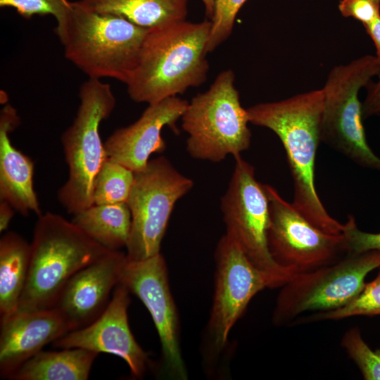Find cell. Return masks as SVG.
Instances as JSON below:
<instances>
[{"mask_svg": "<svg viewBox=\"0 0 380 380\" xmlns=\"http://www.w3.org/2000/svg\"><path fill=\"white\" fill-rule=\"evenodd\" d=\"M246 110L249 122L271 129L283 144L293 182V206L320 230L341 234L343 224L329 215L315 188V158L321 141L324 112L323 89L258 103Z\"/></svg>", "mask_w": 380, "mask_h": 380, "instance_id": "6da1fadb", "label": "cell"}, {"mask_svg": "<svg viewBox=\"0 0 380 380\" xmlns=\"http://www.w3.org/2000/svg\"><path fill=\"white\" fill-rule=\"evenodd\" d=\"M210 28L208 19L200 23L185 19L148 29L137 64L125 83L129 97L149 105L204 83Z\"/></svg>", "mask_w": 380, "mask_h": 380, "instance_id": "7a4b0ae2", "label": "cell"}, {"mask_svg": "<svg viewBox=\"0 0 380 380\" xmlns=\"http://www.w3.org/2000/svg\"><path fill=\"white\" fill-rule=\"evenodd\" d=\"M148 30L78 1L71 2L56 32L65 57L89 78L109 77L125 84L137 64Z\"/></svg>", "mask_w": 380, "mask_h": 380, "instance_id": "3957f363", "label": "cell"}, {"mask_svg": "<svg viewBox=\"0 0 380 380\" xmlns=\"http://www.w3.org/2000/svg\"><path fill=\"white\" fill-rule=\"evenodd\" d=\"M108 250L72 221L47 212L38 216L28 277L16 312L53 308L67 281Z\"/></svg>", "mask_w": 380, "mask_h": 380, "instance_id": "277c9868", "label": "cell"}, {"mask_svg": "<svg viewBox=\"0 0 380 380\" xmlns=\"http://www.w3.org/2000/svg\"><path fill=\"white\" fill-rule=\"evenodd\" d=\"M182 128L186 151L196 159L218 163L250 147L251 132L230 70L220 72L209 89L195 96L184 111Z\"/></svg>", "mask_w": 380, "mask_h": 380, "instance_id": "5b68a950", "label": "cell"}, {"mask_svg": "<svg viewBox=\"0 0 380 380\" xmlns=\"http://www.w3.org/2000/svg\"><path fill=\"white\" fill-rule=\"evenodd\" d=\"M79 96L76 116L61 137L69 172L57 194L59 203L72 215L94 205V179L108 158L99 126L116 103L110 86L99 79L89 78L84 82Z\"/></svg>", "mask_w": 380, "mask_h": 380, "instance_id": "8992f818", "label": "cell"}, {"mask_svg": "<svg viewBox=\"0 0 380 380\" xmlns=\"http://www.w3.org/2000/svg\"><path fill=\"white\" fill-rule=\"evenodd\" d=\"M215 291L201 345L207 367L213 369L228 344L229 332L251 299L266 288L281 287L272 274L256 267L227 234L215 253Z\"/></svg>", "mask_w": 380, "mask_h": 380, "instance_id": "52a82bcc", "label": "cell"}, {"mask_svg": "<svg viewBox=\"0 0 380 380\" xmlns=\"http://www.w3.org/2000/svg\"><path fill=\"white\" fill-rule=\"evenodd\" d=\"M380 75L376 56L366 55L330 71L324 92L321 141L358 165L380 172V158L369 147L362 125L358 94L371 78Z\"/></svg>", "mask_w": 380, "mask_h": 380, "instance_id": "ba28073f", "label": "cell"}, {"mask_svg": "<svg viewBox=\"0 0 380 380\" xmlns=\"http://www.w3.org/2000/svg\"><path fill=\"white\" fill-rule=\"evenodd\" d=\"M379 267L380 250H370L347 253L334 264L294 276L281 287L272 323L283 326L306 312L344 306L362 290L367 275Z\"/></svg>", "mask_w": 380, "mask_h": 380, "instance_id": "9c48e42d", "label": "cell"}, {"mask_svg": "<svg viewBox=\"0 0 380 380\" xmlns=\"http://www.w3.org/2000/svg\"><path fill=\"white\" fill-rule=\"evenodd\" d=\"M193 186V181L163 156L149 160L144 169L134 172L127 201L132 215L127 259L141 260L160 253L175 205Z\"/></svg>", "mask_w": 380, "mask_h": 380, "instance_id": "30bf717a", "label": "cell"}, {"mask_svg": "<svg viewBox=\"0 0 380 380\" xmlns=\"http://www.w3.org/2000/svg\"><path fill=\"white\" fill-rule=\"evenodd\" d=\"M263 186L269 201L267 244L277 265L296 276L334 264L347 254L343 234L320 230L274 187Z\"/></svg>", "mask_w": 380, "mask_h": 380, "instance_id": "8fae6325", "label": "cell"}, {"mask_svg": "<svg viewBox=\"0 0 380 380\" xmlns=\"http://www.w3.org/2000/svg\"><path fill=\"white\" fill-rule=\"evenodd\" d=\"M234 159L232 176L221 198L226 234L256 267L284 285L294 276L277 265L270 255L267 244L269 201L264 186L256 180L253 165L241 156Z\"/></svg>", "mask_w": 380, "mask_h": 380, "instance_id": "7c38bea8", "label": "cell"}, {"mask_svg": "<svg viewBox=\"0 0 380 380\" xmlns=\"http://www.w3.org/2000/svg\"><path fill=\"white\" fill-rule=\"evenodd\" d=\"M138 297L149 312L159 336L165 373L186 379L179 342V322L163 256L158 253L141 260L126 259L120 283Z\"/></svg>", "mask_w": 380, "mask_h": 380, "instance_id": "4fadbf2b", "label": "cell"}, {"mask_svg": "<svg viewBox=\"0 0 380 380\" xmlns=\"http://www.w3.org/2000/svg\"><path fill=\"white\" fill-rule=\"evenodd\" d=\"M129 303V291L118 284L107 308L96 319L86 327L69 331L53 341V346L61 349L81 348L117 355L127 364L132 377H143L150 361L130 330L127 317Z\"/></svg>", "mask_w": 380, "mask_h": 380, "instance_id": "5bb4252c", "label": "cell"}, {"mask_svg": "<svg viewBox=\"0 0 380 380\" xmlns=\"http://www.w3.org/2000/svg\"><path fill=\"white\" fill-rule=\"evenodd\" d=\"M126 259V253L110 251L67 281L53 308L61 313L71 331L89 325L103 313L111 299L112 290L120 283Z\"/></svg>", "mask_w": 380, "mask_h": 380, "instance_id": "9a60e30c", "label": "cell"}, {"mask_svg": "<svg viewBox=\"0 0 380 380\" xmlns=\"http://www.w3.org/2000/svg\"><path fill=\"white\" fill-rule=\"evenodd\" d=\"M188 101L179 97L167 98L149 104L140 118L132 125L117 129L104 142L108 158L134 172L146 167L153 153L166 148L162 130L169 127L176 131Z\"/></svg>", "mask_w": 380, "mask_h": 380, "instance_id": "2e32d148", "label": "cell"}, {"mask_svg": "<svg viewBox=\"0 0 380 380\" xmlns=\"http://www.w3.org/2000/svg\"><path fill=\"white\" fill-rule=\"evenodd\" d=\"M70 331L65 319L53 307L16 312L1 319V376L8 378L25 362L42 351L44 346Z\"/></svg>", "mask_w": 380, "mask_h": 380, "instance_id": "e0dca14e", "label": "cell"}, {"mask_svg": "<svg viewBox=\"0 0 380 380\" xmlns=\"http://www.w3.org/2000/svg\"><path fill=\"white\" fill-rule=\"evenodd\" d=\"M19 123L15 109L5 106L0 116V199L24 216L31 212L39 216L42 213L33 185L34 163L9 137Z\"/></svg>", "mask_w": 380, "mask_h": 380, "instance_id": "ac0fdd59", "label": "cell"}, {"mask_svg": "<svg viewBox=\"0 0 380 380\" xmlns=\"http://www.w3.org/2000/svg\"><path fill=\"white\" fill-rule=\"evenodd\" d=\"M99 353L81 348L40 351L18 367L14 380H87Z\"/></svg>", "mask_w": 380, "mask_h": 380, "instance_id": "d6986e66", "label": "cell"}, {"mask_svg": "<svg viewBox=\"0 0 380 380\" xmlns=\"http://www.w3.org/2000/svg\"><path fill=\"white\" fill-rule=\"evenodd\" d=\"M31 244L20 234L8 232L0 239L1 319L16 312L30 263Z\"/></svg>", "mask_w": 380, "mask_h": 380, "instance_id": "ffe728a7", "label": "cell"}, {"mask_svg": "<svg viewBox=\"0 0 380 380\" xmlns=\"http://www.w3.org/2000/svg\"><path fill=\"white\" fill-rule=\"evenodd\" d=\"M71 221L108 250L118 251L128 243L132 215L127 203L94 204L74 214Z\"/></svg>", "mask_w": 380, "mask_h": 380, "instance_id": "44dd1931", "label": "cell"}, {"mask_svg": "<svg viewBox=\"0 0 380 380\" xmlns=\"http://www.w3.org/2000/svg\"><path fill=\"white\" fill-rule=\"evenodd\" d=\"M101 13L121 16L134 25L150 29L185 20L189 0H80Z\"/></svg>", "mask_w": 380, "mask_h": 380, "instance_id": "7402d4cb", "label": "cell"}, {"mask_svg": "<svg viewBox=\"0 0 380 380\" xmlns=\"http://www.w3.org/2000/svg\"><path fill=\"white\" fill-rule=\"evenodd\" d=\"M134 179V171L107 158L94 179V204L127 203Z\"/></svg>", "mask_w": 380, "mask_h": 380, "instance_id": "603a6c76", "label": "cell"}, {"mask_svg": "<svg viewBox=\"0 0 380 380\" xmlns=\"http://www.w3.org/2000/svg\"><path fill=\"white\" fill-rule=\"evenodd\" d=\"M376 277L366 283L360 293L351 301L339 308L327 312L314 313L310 317H300L296 324L322 320L341 319L353 316L380 315V267Z\"/></svg>", "mask_w": 380, "mask_h": 380, "instance_id": "cb8c5ba5", "label": "cell"}, {"mask_svg": "<svg viewBox=\"0 0 380 380\" xmlns=\"http://www.w3.org/2000/svg\"><path fill=\"white\" fill-rule=\"evenodd\" d=\"M341 345L359 368L365 380H380V349L372 350L364 341L358 327L343 334Z\"/></svg>", "mask_w": 380, "mask_h": 380, "instance_id": "d4e9b609", "label": "cell"}, {"mask_svg": "<svg viewBox=\"0 0 380 380\" xmlns=\"http://www.w3.org/2000/svg\"><path fill=\"white\" fill-rule=\"evenodd\" d=\"M247 0H215L207 50L214 51L231 35L239 11Z\"/></svg>", "mask_w": 380, "mask_h": 380, "instance_id": "484cf974", "label": "cell"}, {"mask_svg": "<svg viewBox=\"0 0 380 380\" xmlns=\"http://www.w3.org/2000/svg\"><path fill=\"white\" fill-rule=\"evenodd\" d=\"M71 2L68 0H0L1 7H11L24 18H30L35 15H51L57 24L66 17Z\"/></svg>", "mask_w": 380, "mask_h": 380, "instance_id": "4316f807", "label": "cell"}, {"mask_svg": "<svg viewBox=\"0 0 380 380\" xmlns=\"http://www.w3.org/2000/svg\"><path fill=\"white\" fill-rule=\"evenodd\" d=\"M342 234L347 253L380 250V232L369 233L359 229L352 215H349L343 224Z\"/></svg>", "mask_w": 380, "mask_h": 380, "instance_id": "83f0119b", "label": "cell"}, {"mask_svg": "<svg viewBox=\"0 0 380 380\" xmlns=\"http://www.w3.org/2000/svg\"><path fill=\"white\" fill-rule=\"evenodd\" d=\"M338 10L343 16L353 18L364 26L380 16V0H341Z\"/></svg>", "mask_w": 380, "mask_h": 380, "instance_id": "f1b7e54d", "label": "cell"}, {"mask_svg": "<svg viewBox=\"0 0 380 380\" xmlns=\"http://www.w3.org/2000/svg\"><path fill=\"white\" fill-rule=\"evenodd\" d=\"M367 95L362 103V118L380 115V75L376 82L370 81L367 86Z\"/></svg>", "mask_w": 380, "mask_h": 380, "instance_id": "f546056e", "label": "cell"}, {"mask_svg": "<svg viewBox=\"0 0 380 380\" xmlns=\"http://www.w3.org/2000/svg\"><path fill=\"white\" fill-rule=\"evenodd\" d=\"M364 27L374 44L376 57L380 63V16L371 23L364 25Z\"/></svg>", "mask_w": 380, "mask_h": 380, "instance_id": "4dcf8cb0", "label": "cell"}, {"mask_svg": "<svg viewBox=\"0 0 380 380\" xmlns=\"http://www.w3.org/2000/svg\"><path fill=\"white\" fill-rule=\"evenodd\" d=\"M14 208L7 202L0 201V232L5 231L14 215Z\"/></svg>", "mask_w": 380, "mask_h": 380, "instance_id": "1f68e13d", "label": "cell"}, {"mask_svg": "<svg viewBox=\"0 0 380 380\" xmlns=\"http://www.w3.org/2000/svg\"><path fill=\"white\" fill-rule=\"evenodd\" d=\"M205 8V15L208 20L213 17L215 0H201Z\"/></svg>", "mask_w": 380, "mask_h": 380, "instance_id": "d6a6232c", "label": "cell"}]
</instances>
